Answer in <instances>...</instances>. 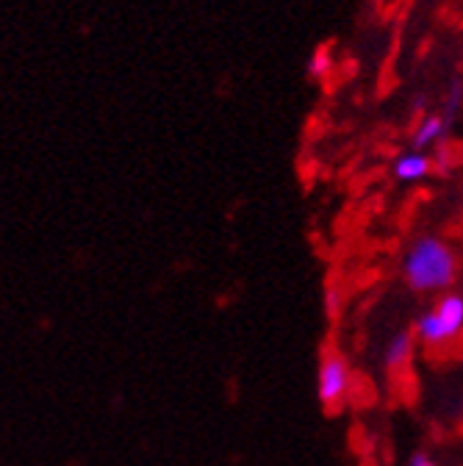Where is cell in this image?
Listing matches in <instances>:
<instances>
[{"mask_svg":"<svg viewBox=\"0 0 463 466\" xmlns=\"http://www.w3.org/2000/svg\"><path fill=\"white\" fill-rule=\"evenodd\" d=\"M402 278L417 295H444L458 278V258L441 237H419L402 256Z\"/></svg>","mask_w":463,"mask_h":466,"instance_id":"obj_1","label":"cell"},{"mask_svg":"<svg viewBox=\"0 0 463 466\" xmlns=\"http://www.w3.org/2000/svg\"><path fill=\"white\" fill-rule=\"evenodd\" d=\"M414 336L419 344L430 350H441L463 336V295L444 291L438 300L417 319Z\"/></svg>","mask_w":463,"mask_h":466,"instance_id":"obj_2","label":"cell"},{"mask_svg":"<svg viewBox=\"0 0 463 466\" xmlns=\"http://www.w3.org/2000/svg\"><path fill=\"white\" fill-rule=\"evenodd\" d=\"M353 389V370L338 350H327L317 367V397L325 408H336Z\"/></svg>","mask_w":463,"mask_h":466,"instance_id":"obj_3","label":"cell"},{"mask_svg":"<svg viewBox=\"0 0 463 466\" xmlns=\"http://www.w3.org/2000/svg\"><path fill=\"white\" fill-rule=\"evenodd\" d=\"M449 131H452V120H449V116L441 108L438 111H428L422 120L417 123L414 134H411V150L428 153L430 147L441 145Z\"/></svg>","mask_w":463,"mask_h":466,"instance_id":"obj_4","label":"cell"},{"mask_svg":"<svg viewBox=\"0 0 463 466\" xmlns=\"http://www.w3.org/2000/svg\"><path fill=\"white\" fill-rule=\"evenodd\" d=\"M433 172V158L422 150H408L394 158L391 164V175L399 184H417L425 181L428 175Z\"/></svg>","mask_w":463,"mask_h":466,"instance_id":"obj_5","label":"cell"},{"mask_svg":"<svg viewBox=\"0 0 463 466\" xmlns=\"http://www.w3.org/2000/svg\"><path fill=\"white\" fill-rule=\"evenodd\" d=\"M414 347H417V336L408 333V330H402V333H394L386 347H383V367L388 372H399L411 364L414 359Z\"/></svg>","mask_w":463,"mask_h":466,"instance_id":"obj_6","label":"cell"},{"mask_svg":"<svg viewBox=\"0 0 463 466\" xmlns=\"http://www.w3.org/2000/svg\"><path fill=\"white\" fill-rule=\"evenodd\" d=\"M306 67H308V73H311L314 78H325V76L333 70V56H330V50H327L325 45H322V47H317V50L308 56Z\"/></svg>","mask_w":463,"mask_h":466,"instance_id":"obj_7","label":"cell"},{"mask_svg":"<svg viewBox=\"0 0 463 466\" xmlns=\"http://www.w3.org/2000/svg\"><path fill=\"white\" fill-rule=\"evenodd\" d=\"M460 100H463V81H452V86H449V92L444 97V106H441V111L449 116L452 123H455V116L460 111Z\"/></svg>","mask_w":463,"mask_h":466,"instance_id":"obj_8","label":"cell"},{"mask_svg":"<svg viewBox=\"0 0 463 466\" xmlns=\"http://www.w3.org/2000/svg\"><path fill=\"white\" fill-rule=\"evenodd\" d=\"M408 466H438V463H436L430 455H425V452H417V455H411Z\"/></svg>","mask_w":463,"mask_h":466,"instance_id":"obj_9","label":"cell"}]
</instances>
